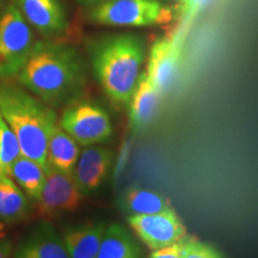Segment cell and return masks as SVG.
I'll return each instance as SVG.
<instances>
[{
  "mask_svg": "<svg viewBox=\"0 0 258 258\" xmlns=\"http://www.w3.org/2000/svg\"><path fill=\"white\" fill-rule=\"evenodd\" d=\"M118 206L129 217L154 214L172 209L165 196L141 186H131L125 189L118 199Z\"/></svg>",
  "mask_w": 258,
  "mask_h": 258,
  "instance_id": "2e32d148",
  "label": "cell"
},
{
  "mask_svg": "<svg viewBox=\"0 0 258 258\" xmlns=\"http://www.w3.org/2000/svg\"><path fill=\"white\" fill-rule=\"evenodd\" d=\"M83 196L73 173L48 166L43 186L36 199V214L47 219L69 214L79 208Z\"/></svg>",
  "mask_w": 258,
  "mask_h": 258,
  "instance_id": "52a82bcc",
  "label": "cell"
},
{
  "mask_svg": "<svg viewBox=\"0 0 258 258\" xmlns=\"http://www.w3.org/2000/svg\"><path fill=\"white\" fill-rule=\"evenodd\" d=\"M163 93L148 79L146 71L140 74L138 85L129 101V121L135 131L147 127L159 110Z\"/></svg>",
  "mask_w": 258,
  "mask_h": 258,
  "instance_id": "7c38bea8",
  "label": "cell"
},
{
  "mask_svg": "<svg viewBox=\"0 0 258 258\" xmlns=\"http://www.w3.org/2000/svg\"><path fill=\"white\" fill-rule=\"evenodd\" d=\"M0 114L17 138L22 156L48 170V140L57 124L55 111L16 85H0Z\"/></svg>",
  "mask_w": 258,
  "mask_h": 258,
  "instance_id": "3957f363",
  "label": "cell"
},
{
  "mask_svg": "<svg viewBox=\"0 0 258 258\" xmlns=\"http://www.w3.org/2000/svg\"><path fill=\"white\" fill-rule=\"evenodd\" d=\"M194 238L195 237L186 235V237L176 241V243L167 245V246L161 247V249L154 250L151 253L150 258H184Z\"/></svg>",
  "mask_w": 258,
  "mask_h": 258,
  "instance_id": "7402d4cb",
  "label": "cell"
},
{
  "mask_svg": "<svg viewBox=\"0 0 258 258\" xmlns=\"http://www.w3.org/2000/svg\"><path fill=\"white\" fill-rule=\"evenodd\" d=\"M114 153L109 148L90 145L80 151L73 177L84 195L96 191L108 176Z\"/></svg>",
  "mask_w": 258,
  "mask_h": 258,
  "instance_id": "8fae6325",
  "label": "cell"
},
{
  "mask_svg": "<svg viewBox=\"0 0 258 258\" xmlns=\"http://www.w3.org/2000/svg\"><path fill=\"white\" fill-rule=\"evenodd\" d=\"M184 258H222L218 250L212 247L211 245L202 243L196 238H194L192 243L190 244Z\"/></svg>",
  "mask_w": 258,
  "mask_h": 258,
  "instance_id": "603a6c76",
  "label": "cell"
},
{
  "mask_svg": "<svg viewBox=\"0 0 258 258\" xmlns=\"http://www.w3.org/2000/svg\"><path fill=\"white\" fill-rule=\"evenodd\" d=\"M96 258H141L140 247L124 226H106Z\"/></svg>",
  "mask_w": 258,
  "mask_h": 258,
  "instance_id": "e0dca14e",
  "label": "cell"
},
{
  "mask_svg": "<svg viewBox=\"0 0 258 258\" xmlns=\"http://www.w3.org/2000/svg\"><path fill=\"white\" fill-rule=\"evenodd\" d=\"M159 2L164 3V2H171V3H180L182 0H159Z\"/></svg>",
  "mask_w": 258,
  "mask_h": 258,
  "instance_id": "484cf974",
  "label": "cell"
},
{
  "mask_svg": "<svg viewBox=\"0 0 258 258\" xmlns=\"http://www.w3.org/2000/svg\"><path fill=\"white\" fill-rule=\"evenodd\" d=\"M89 18L109 27L144 28L169 23L173 11L159 0H104L91 8Z\"/></svg>",
  "mask_w": 258,
  "mask_h": 258,
  "instance_id": "277c9868",
  "label": "cell"
},
{
  "mask_svg": "<svg viewBox=\"0 0 258 258\" xmlns=\"http://www.w3.org/2000/svg\"><path fill=\"white\" fill-rule=\"evenodd\" d=\"M15 258H71L62 238L50 225L43 224L18 246Z\"/></svg>",
  "mask_w": 258,
  "mask_h": 258,
  "instance_id": "4fadbf2b",
  "label": "cell"
},
{
  "mask_svg": "<svg viewBox=\"0 0 258 258\" xmlns=\"http://www.w3.org/2000/svg\"><path fill=\"white\" fill-rule=\"evenodd\" d=\"M80 145L60 127L59 122L51 132L47 148L48 166L73 173L80 154Z\"/></svg>",
  "mask_w": 258,
  "mask_h": 258,
  "instance_id": "9a60e30c",
  "label": "cell"
},
{
  "mask_svg": "<svg viewBox=\"0 0 258 258\" xmlns=\"http://www.w3.org/2000/svg\"><path fill=\"white\" fill-rule=\"evenodd\" d=\"M106 226L102 222L85 224L63 233V243L71 258H96Z\"/></svg>",
  "mask_w": 258,
  "mask_h": 258,
  "instance_id": "5bb4252c",
  "label": "cell"
},
{
  "mask_svg": "<svg viewBox=\"0 0 258 258\" xmlns=\"http://www.w3.org/2000/svg\"><path fill=\"white\" fill-rule=\"evenodd\" d=\"M59 124L80 146L103 144L112 135L110 116L91 101L71 103L61 115Z\"/></svg>",
  "mask_w": 258,
  "mask_h": 258,
  "instance_id": "8992f818",
  "label": "cell"
},
{
  "mask_svg": "<svg viewBox=\"0 0 258 258\" xmlns=\"http://www.w3.org/2000/svg\"><path fill=\"white\" fill-rule=\"evenodd\" d=\"M15 5L42 36L56 37L67 30V15L59 0H15Z\"/></svg>",
  "mask_w": 258,
  "mask_h": 258,
  "instance_id": "30bf717a",
  "label": "cell"
},
{
  "mask_svg": "<svg viewBox=\"0 0 258 258\" xmlns=\"http://www.w3.org/2000/svg\"><path fill=\"white\" fill-rule=\"evenodd\" d=\"M76 2H78L79 4L84 6H88V8H93V6L98 5L99 3L104 2V0H76Z\"/></svg>",
  "mask_w": 258,
  "mask_h": 258,
  "instance_id": "d4e9b609",
  "label": "cell"
},
{
  "mask_svg": "<svg viewBox=\"0 0 258 258\" xmlns=\"http://www.w3.org/2000/svg\"><path fill=\"white\" fill-rule=\"evenodd\" d=\"M145 61L144 42L135 34H116L91 47L93 73L105 95L116 104L131 101Z\"/></svg>",
  "mask_w": 258,
  "mask_h": 258,
  "instance_id": "7a4b0ae2",
  "label": "cell"
},
{
  "mask_svg": "<svg viewBox=\"0 0 258 258\" xmlns=\"http://www.w3.org/2000/svg\"><path fill=\"white\" fill-rule=\"evenodd\" d=\"M4 227H5V226H4V224H3V222H2V221H0V232H2L3 230H4Z\"/></svg>",
  "mask_w": 258,
  "mask_h": 258,
  "instance_id": "4316f807",
  "label": "cell"
},
{
  "mask_svg": "<svg viewBox=\"0 0 258 258\" xmlns=\"http://www.w3.org/2000/svg\"><path fill=\"white\" fill-rule=\"evenodd\" d=\"M0 3H2V0H0Z\"/></svg>",
  "mask_w": 258,
  "mask_h": 258,
  "instance_id": "83f0119b",
  "label": "cell"
},
{
  "mask_svg": "<svg viewBox=\"0 0 258 258\" xmlns=\"http://www.w3.org/2000/svg\"><path fill=\"white\" fill-rule=\"evenodd\" d=\"M211 0H182L178 6V19H179V27L178 30L186 34L189 30L190 25L194 23L198 16L203 11V9L207 6Z\"/></svg>",
  "mask_w": 258,
  "mask_h": 258,
  "instance_id": "44dd1931",
  "label": "cell"
},
{
  "mask_svg": "<svg viewBox=\"0 0 258 258\" xmlns=\"http://www.w3.org/2000/svg\"><path fill=\"white\" fill-rule=\"evenodd\" d=\"M21 156L17 138L0 114V176H9L12 165Z\"/></svg>",
  "mask_w": 258,
  "mask_h": 258,
  "instance_id": "ffe728a7",
  "label": "cell"
},
{
  "mask_svg": "<svg viewBox=\"0 0 258 258\" xmlns=\"http://www.w3.org/2000/svg\"><path fill=\"white\" fill-rule=\"evenodd\" d=\"M128 224L137 237L150 250L165 247L186 237V228L175 209L154 214L132 215Z\"/></svg>",
  "mask_w": 258,
  "mask_h": 258,
  "instance_id": "ba28073f",
  "label": "cell"
},
{
  "mask_svg": "<svg viewBox=\"0 0 258 258\" xmlns=\"http://www.w3.org/2000/svg\"><path fill=\"white\" fill-rule=\"evenodd\" d=\"M30 212V202L23 190L9 176H0V220L14 222Z\"/></svg>",
  "mask_w": 258,
  "mask_h": 258,
  "instance_id": "ac0fdd59",
  "label": "cell"
},
{
  "mask_svg": "<svg viewBox=\"0 0 258 258\" xmlns=\"http://www.w3.org/2000/svg\"><path fill=\"white\" fill-rule=\"evenodd\" d=\"M9 177L30 199L36 200L46 179V170L35 160L21 156L10 170Z\"/></svg>",
  "mask_w": 258,
  "mask_h": 258,
  "instance_id": "d6986e66",
  "label": "cell"
},
{
  "mask_svg": "<svg viewBox=\"0 0 258 258\" xmlns=\"http://www.w3.org/2000/svg\"><path fill=\"white\" fill-rule=\"evenodd\" d=\"M18 83L49 106L70 101L83 88L85 74L78 50L53 41L35 42Z\"/></svg>",
  "mask_w": 258,
  "mask_h": 258,
  "instance_id": "6da1fadb",
  "label": "cell"
},
{
  "mask_svg": "<svg viewBox=\"0 0 258 258\" xmlns=\"http://www.w3.org/2000/svg\"><path fill=\"white\" fill-rule=\"evenodd\" d=\"M185 35L177 31L173 37H161L151 47L146 74L151 83L165 95L172 88L182 60Z\"/></svg>",
  "mask_w": 258,
  "mask_h": 258,
  "instance_id": "9c48e42d",
  "label": "cell"
},
{
  "mask_svg": "<svg viewBox=\"0 0 258 258\" xmlns=\"http://www.w3.org/2000/svg\"><path fill=\"white\" fill-rule=\"evenodd\" d=\"M35 44L34 32L15 4L0 12V78L17 76Z\"/></svg>",
  "mask_w": 258,
  "mask_h": 258,
  "instance_id": "5b68a950",
  "label": "cell"
},
{
  "mask_svg": "<svg viewBox=\"0 0 258 258\" xmlns=\"http://www.w3.org/2000/svg\"><path fill=\"white\" fill-rule=\"evenodd\" d=\"M11 253V241L0 239V258H9Z\"/></svg>",
  "mask_w": 258,
  "mask_h": 258,
  "instance_id": "cb8c5ba5",
  "label": "cell"
}]
</instances>
